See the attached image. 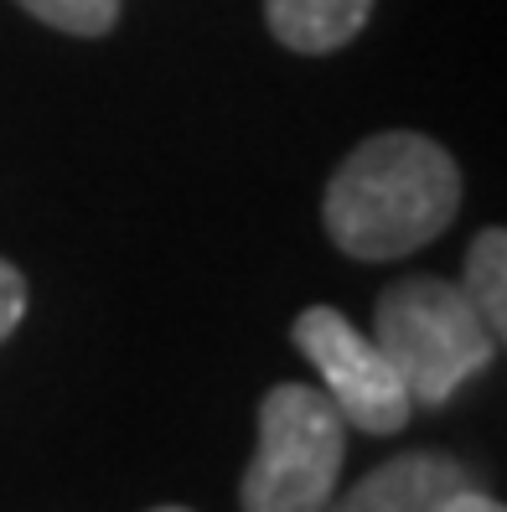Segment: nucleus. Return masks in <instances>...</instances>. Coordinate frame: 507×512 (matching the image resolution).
I'll use <instances>...</instances> for the list:
<instances>
[{
    "label": "nucleus",
    "instance_id": "nucleus-2",
    "mask_svg": "<svg viewBox=\"0 0 507 512\" xmlns=\"http://www.w3.org/2000/svg\"><path fill=\"white\" fill-rule=\"evenodd\" d=\"M373 342L389 352L409 399L425 409H445L497 357V337L471 311L461 285L435 275H414L383 290L373 311Z\"/></svg>",
    "mask_w": 507,
    "mask_h": 512
},
{
    "label": "nucleus",
    "instance_id": "nucleus-1",
    "mask_svg": "<svg viewBox=\"0 0 507 512\" xmlns=\"http://www.w3.org/2000/svg\"><path fill=\"white\" fill-rule=\"evenodd\" d=\"M461 171L445 145L414 130L373 135L337 166L321 202L332 244L352 259H404L451 228Z\"/></svg>",
    "mask_w": 507,
    "mask_h": 512
},
{
    "label": "nucleus",
    "instance_id": "nucleus-3",
    "mask_svg": "<svg viewBox=\"0 0 507 512\" xmlns=\"http://www.w3.org/2000/svg\"><path fill=\"white\" fill-rule=\"evenodd\" d=\"M347 461V425L321 388L275 383L259 404V445L244 471V512H321Z\"/></svg>",
    "mask_w": 507,
    "mask_h": 512
},
{
    "label": "nucleus",
    "instance_id": "nucleus-5",
    "mask_svg": "<svg viewBox=\"0 0 507 512\" xmlns=\"http://www.w3.org/2000/svg\"><path fill=\"white\" fill-rule=\"evenodd\" d=\"M471 487V471L435 450H409L373 466L347 497L326 502L321 512H440V502Z\"/></svg>",
    "mask_w": 507,
    "mask_h": 512
},
{
    "label": "nucleus",
    "instance_id": "nucleus-7",
    "mask_svg": "<svg viewBox=\"0 0 507 512\" xmlns=\"http://www.w3.org/2000/svg\"><path fill=\"white\" fill-rule=\"evenodd\" d=\"M461 295L471 300V311L487 321L492 337H502V326H507V238H502V228L476 233V244L466 254Z\"/></svg>",
    "mask_w": 507,
    "mask_h": 512
},
{
    "label": "nucleus",
    "instance_id": "nucleus-8",
    "mask_svg": "<svg viewBox=\"0 0 507 512\" xmlns=\"http://www.w3.org/2000/svg\"><path fill=\"white\" fill-rule=\"evenodd\" d=\"M16 6L73 37H104L119 21V0H16Z\"/></svg>",
    "mask_w": 507,
    "mask_h": 512
},
{
    "label": "nucleus",
    "instance_id": "nucleus-11",
    "mask_svg": "<svg viewBox=\"0 0 507 512\" xmlns=\"http://www.w3.org/2000/svg\"><path fill=\"white\" fill-rule=\"evenodd\" d=\"M151 512H187V507H151Z\"/></svg>",
    "mask_w": 507,
    "mask_h": 512
},
{
    "label": "nucleus",
    "instance_id": "nucleus-4",
    "mask_svg": "<svg viewBox=\"0 0 507 512\" xmlns=\"http://www.w3.org/2000/svg\"><path fill=\"white\" fill-rule=\"evenodd\" d=\"M301 357L316 368L321 394L332 399L347 430L363 435H399L414 414V399L373 337H363L337 306H311L290 326Z\"/></svg>",
    "mask_w": 507,
    "mask_h": 512
},
{
    "label": "nucleus",
    "instance_id": "nucleus-6",
    "mask_svg": "<svg viewBox=\"0 0 507 512\" xmlns=\"http://www.w3.org/2000/svg\"><path fill=\"white\" fill-rule=\"evenodd\" d=\"M373 0H264V21L290 52H337L368 26Z\"/></svg>",
    "mask_w": 507,
    "mask_h": 512
},
{
    "label": "nucleus",
    "instance_id": "nucleus-10",
    "mask_svg": "<svg viewBox=\"0 0 507 512\" xmlns=\"http://www.w3.org/2000/svg\"><path fill=\"white\" fill-rule=\"evenodd\" d=\"M440 512H502V502H497V497H487V492L471 481V487H461V492L445 497V502H440Z\"/></svg>",
    "mask_w": 507,
    "mask_h": 512
},
{
    "label": "nucleus",
    "instance_id": "nucleus-9",
    "mask_svg": "<svg viewBox=\"0 0 507 512\" xmlns=\"http://www.w3.org/2000/svg\"><path fill=\"white\" fill-rule=\"evenodd\" d=\"M21 316H26V280L16 264L0 259V342L21 326Z\"/></svg>",
    "mask_w": 507,
    "mask_h": 512
}]
</instances>
